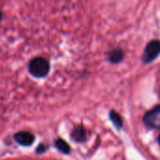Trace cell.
Masks as SVG:
<instances>
[{
	"label": "cell",
	"instance_id": "obj_1",
	"mask_svg": "<svg viewBox=\"0 0 160 160\" xmlns=\"http://www.w3.org/2000/svg\"><path fill=\"white\" fill-rule=\"evenodd\" d=\"M28 69L32 75L36 77H43L48 73L50 65L45 58L42 57H37L30 60Z\"/></svg>",
	"mask_w": 160,
	"mask_h": 160
},
{
	"label": "cell",
	"instance_id": "obj_2",
	"mask_svg": "<svg viewBox=\"0 0 160 160\" xmlns=\"http://www.w3.org/2000/svg\"><path fill=\"white\" fill-rule=\"evenodd\" d=\"M143 122L150 128L159 129L160 128V105L148 111L143 118Z\"/></svg>",
	"mask_w": 160,
	"mask_h": 160
},
{
	"label": "cell",
	"instance_id": "obj_3",
	"mask_svg": "<svg viewBox=\"0 0 160 160\" xmlns=\"http://www.w3.org/2000/svg\"><path fill=\"white\" fill-rule=\"evenodd\" d=\"M159 53H160V42L157 40L150 42L147 44L144 54H143V57H142L144 63L152 62L155 58H157Z\"/></svg>",
	"mask_w": 160,
	"mask_h": 160
},
{
	"label": "cell",
	"instance_id": "obj_4",
	"mask_svg": "<svg viewBox=\"0 0 160 160\" xmlns=\"http://www.w3.org/2000/svg\"><path fill=\"white\" fill-rule=\"evenodd\" d=\"M14 138L19 144H21L23 146H29L34 141V136L30 132H28V131L18 132L14 136Z\"/></svg>",
	"mask_w": 160,
	"mask_h": 160
},
{
	"label": "cell",
	"instance_id": "obj_5",
	"mask_svg": "<svg viewBox=\"0 0 160 160\" xmlns=\"http://www.w3.org/2000/svg\"><path fill=\"white\" fill-rule=\"evenodd\" d=\"M72 137L75 141L78 142L84 141L86 139V130L82 126H78L72 131Z\"/></svg>",
	"mask_w": 160,
	"mask_h": 160
},
{
	"label": "cell",
	"instance_id": "obj_6",
	"mask_svg": "<svg viewBox=\"0 0 160 160\" xmlns=\"http://www.w3.org/2000/svg\"><path fill=\"white\" fill-rule=\"evenodd\" d=\"M123 56H124L123 55V52L121 49L117 48V49L112 50L108 54V59L112 63H118V62H120L123 58Z\"/></svg>",
	"mask_w": 160,
	"mask_h": 160
},
{
	"label": "cell",
	"instance_id": "obj_7",
	"mask_svg": "<svg viewBox=\"0 0 160 160\" xmlns=\"http://www.w3.org/2000/svg\"><path fill=\"white\" fill-rule=\"evenodd\" d=\"M56 146H57V148H58L59 151H61V152H64V153H68V152H70V147H69V145H68L63 139H58V140L56 141Z\"/></svg>",
	"mask_w": 160,
	"mask_h": 160
},
{
	"label": "cell",
	"instance_id": "obj_8",
	"mask_svg": "<svg viewBox=\"0 0 160 160\" xmlns=\"http://www.w3.org/2000/svg\"><path fill=\"white\" fill-rule=\"evenodd\" d=\"M110 119L113 122V123L117 126V127H121L122 125V118L120 117V115L118 113H116L115 111H111L110 112Z\"/></svg>",
	"mask_w": 160,
	"mask_h": 160
},
{
	"label": "cell",
	"instance_id": "obj_9",
	"mask_svg": "<svg viewBox=\"0 0 160 160\" xmlns=\"http://www.w3.org/2000/svg\"><path fill=\"white\" fill-rule=\"evenodd\" d=\"M158 143H159V145H160V135L158 136Z\"/></svg>",
	"mask_w": 160,
	"mask_h": 160
},
{
	"label": "cell",
	"instance_id": "obj_10",
	"mask_svg": "<svg viewBox=\"0 0 160 160\" xmlns=\"http://www.w3.org/2000/svg\"><path fill=\"white\" fill-rule=\"evenodd\" d=\"M1 17H2V12H1V11H0V20H1Z\"/></svg>",
	"mask_w": 160,
	"mask_h": 160
}]
</instances>
